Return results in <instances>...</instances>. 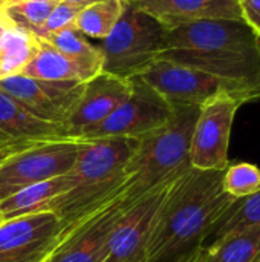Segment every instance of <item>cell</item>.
I'll list each match as a JSON object with an SVG mask.
<instances>
[{
    "label": "cell",
    "instance_id": "1",
    "mask_svg": "<svg viewBox=\"0 0 260 262\" xmlns=\"http://www.w3.org/2000/svg\"><path fill=\"white\" fill-rule=\"evenodd\" d=\"M222 175L224 170L188 169L173 181L144 262H179L205 246L216 223L236 201L224 190Z\"/></svg>",
    "mask_w": 260,
    "mask_h": 262
},
{
    "label": "cell",
    "instance_id": "2",
    "mask_svg": "<svg viewBox=\"0 0 260 262\" xmlns=\"http://www.w3.org/2000/svg\"><path fill=\"white\" fill-rule=\"evenodd\" d=\"M158 58L236 81L260 98L257 35L244 20L205 18L170 28Z\"/></svg>",
    "mask_w": 260,
    "mask_h": 262
},
{
    "label": "cell",
    "instance_id": "3",
    "mask_svg": "<svg viewBox=\"0 0 260 262\" xmlns=\"http://www.w3.org/2000/svg\"><path fill=\"white\" fill-rule=\"evenodd\" d=\"M136 146L138 138L126 137L84 140L75 164L67 172L74 186L58 196L51 209L60 218L63 232L98 209L126 184L129 178L126 167Z\"/></svg>",
    "mask_w": 260,
    "mask_h": 262
},
{
    "label": "cell",
    "instance_id": "4",
    "mask_svg": "<svg viewBox=\"0 0 260 262\" xmlns=\"http://www.w3.org/2000/svg\"><path fill=\"white\" fill-rule=\"evenodd\" d=\"M201 106H173L166 123L138 138L126 175L139 192L179 177L192 169L190 144Z\"/></svg>",
    "mask_w": 260,
    "mask_h": 262
},
{
    "label": "cell",
    "instance_id": "5",
    "mask_svg": "<svg viewBox=\"0 0 260 262\" xmlns=\"http://www.w3.org/2000/svg\"><path fill=\"white\" fill-rule=\"evenodd\" d=\"M167 28L150 14L123 0V12L107 37L97 46L103 52V71L121 78L144 72L166 49Z\"/></svg>",
    "mask_w": 260,
    "mask_h": 262
},
{
    "label": "cell",
    "instance_id": "6",
    "mask_svg": "<svg viewBox=\"0 0 260 262\" xmlns=\"http://www.w3.org/2000/svg\"><path fill=\"white\" fill-rule=\"evenodd\" d=\"M139 77L172 106H204L219 97H231L242 104L259 100V95L244 84L164 58H156Z\"/></svg>",
    "mask_w": 260,
    "mask_h": 262
},
{
    "label": "cell",
    "instance_id": "7",
    "mask_svg": "<svg viewBox=\"0 0 260 262\" xmlns=\"http://www.w3.org/2000/svg\"><path fill=\"white\" fill-rule=\"evenodd\" d=\"M147 192L136 190L130 180L98 209L63 232L60 244L44 262H100L113 229L126 212Z\"/></svg>",
    "mask_w": 260,
    "mask_h": 262
},
{
    "label": "cell",
    "instance_id": "8",
    "mask_svg": "<svg viewBox=\"0 0 260 262\" xmlns=\"http://www.w3.org/2000/svg\"><path fill=\"white\" fill-rule=\"evenodd\" d=\"M83 144L81 138L46 140L5 160L0 164V201L37 183L66 175Z\"/></svg>",
    "mask_w": 260,
    "mask_h": 262
},
{
    "label": "cell",
    "instance_id": "9",
    "mask_svg": "<svg viewBox=\"0 0 260 262\" xmlns=\"http://www.w3.org/2000/svg\"><path fill=\"white\" fill-rule=\"evenodd\" d=\"M132 92L104 121L89 129L81 140L126 137L139 138L169 120L173 106L139 75L130 78Z\"/></svg>",
    "mask_w": 260,
    "mask_h": 262
},
{
    "label": "cell",
    "instance_id": "10",
    "mask_svg": "<svg viewBox=\"0 0 260 262\" xmlns=\"http://www.w3.org/2000/svg\"><path fill=\"white\" fill-rule=\"evenodd\" d=\"M176 178L149 190L126 212L109 236L100 262H144L149 238Z\"/></svg>",
    "mask_w": 260,
    "mask_h": 262
},
{
    "label": "cell",
    "instance_id": "11",
    "mask_svg": "<svg viewBox=\"0 0 260 262\" xmlns=\"http://www.w3.org/2000/svg\"><path fill=\"white\" fill-rule=\"evenodd\" d=\"M242 106L231 97L215 98L201 106L192 144L190 166L196 170H225L230 164L228 147L234 115Z\"/></svg>",
    "mask_w": 260,
    "mask_h": 262
},
{
    "label": "cell",
    "instance_id": "12",
    "mask_svg": "<svg viewBox=\"0 0 260 262\" xmlns=\"http://www.w3.org/2000/svg\"><path fill=\"white\" fill-rule=\"evenodd\" d=\"M63 224L57 213L41 212L0 224V262H44L60 244Z\"/></svg>",
    "mask_w": 260,
    "mask_h": 262
},
{
    "label": "cell",
    "instance_id": "13",
    "mask_svg": "<svg viewBox=\"0 0 260 262\" xmlns=\"http://www.w3.org/2000/svg\"><path fill=\"white\" fill-rule=\"evenodd\" d=\"M84 81H48L14 75L0 80V89L35 117L63 126L81 97Z\"/></svg>",
    "mask_w": 260,
    "mask_h": 262
},
{
    "label": "cell",
    "instance_id": "14",
    "mask_svg": "<svg viewBox=\"0 0 260 262\" xmlns=\"http://www.w3.org/2000/svg\"><path fill=\"white\" fill-rule=\"evenodd\" d=\"M132 92L130 78L101 71L84 81L81 97L63 124L67 138H81L89 129L104 121Z\"/></svg>",
    "mask_w": 260,
    "mask_h": 262
},
{
    "label": "cell",
    "instance_id": "15",
    "mask_svg": "<svg viewBox=\"0 0 260 262\" xmlns=\"http://www.w3.org/2000/svg\"><path fill=\"white\" fill-rule=\"evenodd\" d=\"M150 14L167 29L205 18L242 20L239 0H126Z\"/></svg>",
    "mask_w": 260,
    "mask_h": 262
},
{
    "label": "cell",
    "instance_id": "16",
    "mask_svg": "<svg viewBox=\"0 0 260 262\" xmlns=\"http://www.w3.org/2000/svg\"><path fill=\"white\" fill-rule=\"evenodd\" d=\"M0 134L14 140L46 141L67 138L63 126L35 117L14 97L0 89Z\"/></svg>",
    "mask_w": 260,
    "mask_h": 262
},
{
    "label": "cell",
    "instance_id": "17",
    "mask_svg": "<svg viewBox=\"0 0 260 262\" xmlns=\"http://www.w3.org/2000/svg\"><path fill=\"white\" fill-rule=\"evenodd\" d=\"M74 186L69 173L37 183L26 189L15 192L14 195L8 196L6 200L0 201V215L3 221L31 215V213H41L51 212L54 201L70 190Z\"/></svg>",
    "mask_w": 260,
    "mask_h": 262
},
{
    "label": "cell",
    "instance_id": "18",
    "mask_svg": "<svg viewBox=\"0 0 260 262\" xmlns=\"http://www.w3.org/2000/svg\"><path fill=\"white\" fill-rule=\"evenodd\" d=\"M44 40H48L55 49L66 55L72 63H75L83 72L86 81L103 71L101 49L97 46V43L90 41L89 37L81 34L75 26L60 29Z\"/></svg>",
    "mask_w": 260,
    "mask_h": 262
},
{
    "label": "cell",
    "instance_id": "19",
    "mask_svg": "<svg viewBox=\"0 0 260 262\" xmlns=\"http://www.w3.org/2000/svg\"><path fill=\"white\" fill-rule=\"evenodd\" d=\"M20 75L48 81H86L80 68L41 37L34 57Z\"/></svg>",
    "mask_w": 260,
    "mask_h": 262
},
{
    "label": "cell",
    "instance_id": "20",
    "mask_svg": "<svg viewBox=\"0 0 260 262\" xmlns=\"http://www.w3.org/2000/svg\"><path fill=\"white\" fill-rule=\"evenodd\" d=\"M202 262H260V227L230 233L204 247Z\"/></svg>",
    "mask_w": 260,
    "mask_h": 262
},
{
    "label": "cell",
    "instance_id": "21",
    "mask_svg": "<svg viewBox=\"0 0 260 262\" xmlns=\"http://www.w3.org/2000/svg\"><path fill=\"white\" fill-rule=\"evenodd\" d=\"M38 48V37L23 28L12 26L0 43V80L20 75Z\"/></svg>",
    "mask_w": 260,
    "mask_h": 262
},
{
    "label": "cell",
    "instance_id": "22",
    "mask_svg": "<svg viewBox=\"0 0 260 262\" xmlns=\"http://www.w3.org/2000/svg\"><path fill=\"white\" fill-rule=\"evenodd\" d=\"M251 227H260V192L247 198L236 200L224 213V216L216 223L204 247L230 233H236Z\"/></svg>",
    "mask_w": 260,
    "mask_h": 262
},
{
    "label": "cell",
    "instance_id": "23",
    "mask_svg": "<svg viewBox=\"0 0 260 262\" xmlns=\"http://www.w3.org/2000/svg\"><path fill=\"white\" fill-rule=\"evenodd\" d=\"M123 12V0H103L81 9L74 26L89 38L103 40L110 34Z\"/></svg>",
    "mask_w": 260,
    "mask_h": 262
},
{
    "label": "cell",
    "instance_id": "24",
    "mask_svg": "<svg viewBox=\"0 0 260 262\" xmlns=\"http://www.w3.org/2000/svg\"><path fill=\"white\" fill-rule=\"evenodd\" d=\"M60 2L61 0H21L3 9L15 26L37 35L52 9Z\"/></svg>",
    "mask_w": 260,
    "mask_h": 262
},
{
    "label": "cell",
    "instance_id": "25",
    "mask_svg": "<svg viewBox=\"0 0 260 262\" xmlns=\"http://www.w3.org/2000/svg\"><path fill=\"white\" fill-rule=\"evenodd\" d=\"M224 190L236 200L260 192V167L251 163H230L222 175Z\"/></svg>",
    "mask_w": 260,
    "mask_h": 262
},
{
    "label": "cell",
    "instance_id": "26",
    "mask_svg": "<svg viewBox=\"0 0 260 262\" xmlns=\"http://www.w3.org/2000/svg\"><path fill=\"white\" fill-rule=\"evenodd\" d=\"M81 9H83L81 6H77V5L69 3L66 0H61L52 9V12L46 18L44 25L38 31L37 37L46 38V37H49L51 34H54V32H57L60 29H64L67 26H74V23H75L78 14L81 12Z\"/></svg>",
    "mask_w": 260,
    "mask_h": 262
},
{
    "label": "cell",
    "instance_id": "27",
    "mask_svg": "<svg viewBox=\"0 0 260 262\" xmlns=\"http://www.w3.org/2000/svg\"><path fill=\"white\" fill-rule=\"evenodd\" d=\"M242 20L260 35V0H239Z\"/></svg>",
    "mask_w": 260,
    "mask_h": 262
},
{
    "label": "cell",
    "instance_id": "28",
    "mask_svg": "<svg viewBox=\"0 0 260 262\" xmlns=\"http://www.w3.org/2000/svg\"><path fill=\"white\" fill-rule=\"evenodd\" d=\"M40 143V141H29V140H14L9 138L3 134H0V164L8 160L9 157H12L14 154L28 149L29 146Z\"/></svg>",
    "mask_w": 260,
    "mask_h": 262
},
{
    "label": "cell",
    "instance_id": "29",
    "mask_svg": "<svg viewBox=\"0 0 260 262\" xmlns=\"http://www.w3.org/2000/svg\"><path fill=\"white\" fill-rule=\"evenodd\" d=\"M202 256H204V247L198 249L196 252H193L192 255H188L187 258H184L182 261L179 262H202Z\"/></svg>",
    "mask_w": 260,
    "mask_h": 262
},
{
    "label": "cell",
    "instance_id": "30",
    "mask_svg": "<svg viewBox=\"0 0 260 262\" xmlns=\"http://www.w3.org/2000/svg\"><path fill=\"white\" fill-rule=\"evenodd\" d=\"M69 3H74L77 6H81V8H86L89 5H93V3H98V2H103V0H66Z\"/></svg>",
    "mask_w": 260,
    "mask_h": 262
},
{
    "label": "cell",
    "instance_id": "31",
    "mask_svg": "<svg viewBox=\"0 0 260 262\" xmlns=\"http://www.w3.org/2000/svg\"><path fill=\"white\" fill-rule=\"evenodd\" d=\"M18 2H21V0H3V2H2V8L11 6V5H14V3H18Z\"/></svg>",
    "mask_w": 260,
    "mask_h": 262
},
{
    "label": "cell",
    "instance_id": "32",
    "mask_svg": "<svg viewBox=\"0 0 260 262\" xmlns=\"http://www.w3.org/2000/svg\"><path fill=\"white\" fill-rule=\"evenodd\" d=\"M257 46H259V51H260V35H257Z\"/></svg>",
    "mask_w": 260,
    "mask_h": 262
},
{
    "label": "cell",
    "instance_id": "33",
    "mask_svg": "<svg viewBox=\"0 0 260 262\" xmlns=\"http://www.w3.org/2000/svg\"><path fill=\"white\" fill-rule=\"evenodd\" d=\"M2 223H3V220H2V215H0V224H2Z\"/></svg>",
    "mask_w": 260,
    "mask_h": 262
},
{
    "label": "cell",
    "instance_id": "34",
    "mask_svg": "<svg viewBox=\"0 0 260 262\" xmlns=\"http://www.w3.org/2000/svg\"><path fill=\"white\" fill-rule=\"evenodd\" d=\"M2 2H3V0H0V8H2Z\"/></svg>",
    "mask_w": 260,
    "mask_h": 262
}]
</instances>
